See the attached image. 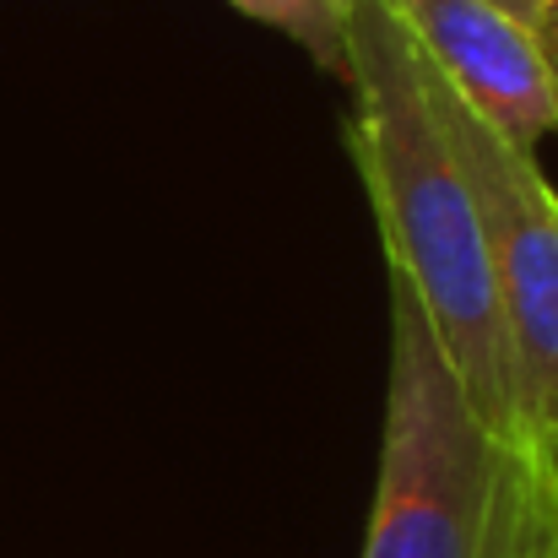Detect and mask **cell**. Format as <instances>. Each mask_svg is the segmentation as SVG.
I'll use <instances>...</instances> for the list:
<instances>
[{
    "instance_id": "1",
    "label": "cell",
    "mask_w": 558,
    "mask_h": 558,
    "mask_svg": "<svg viewBox=\"0 0 558 558\" xmlns=\"http://www.w3.org/2000/svg\"><path fill=\"white\" fill-rule=\"evenodd\" d=\"M353 158L369 185L385 271L417 299L450 374L488 428L526 439L515 359L494 299L488 233L450 136L423 93V65L385 0H359L348 22ZM543 450V445H537Z\"/></svg>"
},
{
    "instance_id": "2",
    "label": "cell",
    "mask_w": 558,
    "mask_h": 558,
    "mask_svg": "<svg viewBox=\"0 0 558 558\" xmlns=\"http://www.w3.org/2000/svg\"><path fill=\"white\" fill-rule=\"evenodd\" d=\"M554 537L558 461L477 417L417 299L390 277L385 439L364 558H532Z\"/></svg>"
},
{
    "instance_id": "3",
    "label": "cell",
    "mask_w": 558,
    "mask_h": 558,
    "mask_svg": "<svg viewBox=\"0 0 558 558\" xmlns=\"http://www.w3.org/2000/svg\"><path fill=\"white\" fill-rule=\"evenodd\" d=\"M417 65H423V93L483 211L494 299L515 359L521 423L532 445L558 456V195L532 153L510 147L488 120H477L423 54Z\"/></svg>"
},
{
    "instance_id": "4",
    "label": "cell",
    "mask_w": 558,
    "mask_h": 558,
    "mask_svg": "<svg viewBox=\"0 0 558 558\" xmlns=\"http://www.w3.org/2000/svg\"><path fill=\"white\" fill-rule=\"evenodd\" d=\"M412 49L461 93V104L488 120L510 147L537 153L554 131L548 71L532 27H521L494 0H385Z\"/></svg>"
},
{
    "instance_id": "5",
    "label": "cell",
    "mask_w": 558,
    "mask_h": 558,
    "mask_svg": "<svg viewBox=\"0 0 558 558\" xmlns=\"http://www.w3.org/2000/svg\"><path fill=\"white\" fill-rule=\"evenodd\" d=\"M228 5L299 38L315 54V65H326L348 82V22H353L359 0H228Z\"/></svg>"
},
{
    "instance_id": "6",
    "label": "cell",
    "mask_w": 558,
    "mask_h": 558,
    "mask_svg": "<svg viewBox=\"0 0 558 558\" xmlns=\"http://www.w3.org/2000/svg\"><path fill=\"white\" fill-rule=\"evenodd\" d=\"M532 38H537V54H543V71H548V98H554V131H558V11L543 16V27Z\"/></svg>"
},
{
    "instance_id": "7",
    "label": "cell",
    "mask_w": 558,
    "mask_h": 558,
    "mask_svg": "<svg viewBox=\"0 0 558 558\" xmlns=\"http://www.w3.org/2000/svg\"><path fill=\"white\" fill-rule=\"evenodd\" d=\"M494 5H499V11H510V16H515L521 27H532V33H537V27H543V16L554 11L548 0H494Z\"/></svg>"
},
{
    "instance_id": "8",
    "label": "cell",
    "mask_w": 558,
    "mask_h": 558,
    "mask_svg": "<svg viewBox=\"0 0 558 558\" xmlns=\"http://www.w3.org/2000/svg\"><path fill=\"white\" fill-rule=\"evenodd\" d=\"M532 558H558V537H554V543H548V548H537V554H532Z\"/></svg>"
},
{
    "instance_id": "9",
    "label": "cell",
    "mask_w": 558,
    "mask_h": 558,
    "mask_svg": "<svg viewBox=\"0 0 558 558\" xmlns=\"http://www.w3.org/2000/svg\"><path fill=\"white\" fill-rule=\"evenodd\" d=\"M548 5H554V11H558V0H548Z\"/></svg>"
},
{
    "instance_id": "10",
    "label": "cell",
    "mask_w": 558,
    "mask_h": 558,
    "mask_svg": "<svg viewBox=\"0 0 558 558\" xmlns=\"http://www.w3.org/2000/svg\"><path fill=\"white\" fill-rule=\"evenodd\" d=\"M554 461H558V456H554Z\"/></svg>"
}]
</instances>
